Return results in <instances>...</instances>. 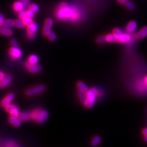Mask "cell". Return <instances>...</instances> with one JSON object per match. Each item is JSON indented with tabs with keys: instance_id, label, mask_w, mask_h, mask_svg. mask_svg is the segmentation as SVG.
I'll list each match as a JSON object with an SVG mask.
<instances>
[{
	"instance_id": "33",
	"label": "cell",
	"mask_w": 147,
	"mask_h": 147,
	"mask_svg": "<svg viewBox=\"0 0 147 147\" xmlns=\"http://www.w3.org/2000/svg\"><path fill=\"white\" fill-rule=\"evenodd\" d=\"M27 17V14H26V11H22L20 12L19 13V18L20 19H24L25 18H26Z\"/></svg>"
},
{
	"instance_id": "41",
	"label": "cell",
	"mask_w": 147,
	"mask_h": 147,
	"mask_svg": "<svg viewBox=\"0 0 147 147\" xmlns=\"http://www.w3.org/2000/svg\"><path fill=\"white\" fill-rule=\"evenodd\" d=\"M142 133L145 136H147V128H145L143 130Z\"/></svg>"
},
{
	"instance_id": "32",
	"label": "cell",
	"mask_w": 147,
	"mask_h": 147,
	"mask_svg": "<svg viewBox=\"0 0 147 147\" xmlns=\"http://www.w3.org/2000/svg\"><path fill=\"white\" fill-rule=\"evenodd\" d=\"M11 102L9 101V100H8L6 98H4L3 100H2V101L1 102V105L3 107H6L8 105H9L10 104Z\"/></svg>"
},
{
	"instance_id": "38",
	"label": "cell",
	"mask_w": 147,
	"mask_h": 147,
	"mask_svg": "<svg viewBox=\"0 0 147 147\" xmlns=\"http://www.w3.org/2000/svg\"><path fill=\"white\" fill-rule=\"evenodd\" d=\"M5 76V74L3 72H0V80H1Z\"/></svg>"
},
{
	"instance_id": "16",
	"label": "cell",
	"mask_w": 147,
	"mask_h": 147,
	"mask_svg": "<svg viewBox=\"0 0 147 147\" xmlns=\"http://www.w3.org/2000/svg\"><path fill=\"white\" fill-rule=\"evenodd\" d=\"M19 118L21 120L25 121L31 118V112H22L19 114Z\"/></svg>"
},
{
	"instance_id": "25",
	"label": "cell",
	"mask_w": 147,
	"mask_h": 147,
	"mask_svg": "<svg viewBox=\"0 0 147 147\" xmlns=\"http://www.w3.org/2000/svg\"><path fill=\"white\" fill-rule=\"evenodd\" d=\"M29 9L33 11L34 13H37L40 11V8L37 4L32 3L29 6Z\"/></svg>"
},
{
	"instance_id": "18",
	"label": "cell",
	"mask_w": 147,
	"mask_h": 147,
	"mask_svg": "<svg viewBox=\"0 0 147 147\" xmlns=\"http://www.w3.org/2000/svg\"><path fill=\"white\" fill-rule=\"evenodd\" d=\"M106 37V40L107 42H118V37L114 36L113 34H107Z\"/></svg>"
},
{
	"instance_id": "44",
	"label": "cell",
	"mask_w": 147,
	"mask_h": 147,
	"mask_svg": "<svg viewBox=\"0 0 147 147\" xmlns=\"http://www.w3.org/2000/svg\"><path fill=\"white\" fill-rule=\"evenodd\" d=\"M144 140H145V141L147 142V136H145V139H144Z\"/></svg>"
},
{
	"instance_id": "22",
	"label": "cell",
	"mask_w": 147,
	"mask_h": 147,
	"mask_svg": "<svg viewBox=\"0 0 147 147\" xmlns=\"http://www.w3.org/2000/svg\"><path fill=\"white\" fill-rule=\"evenodd\" d=\"M38 60H39V59H38V56L35 55H31L29 57V59H28L29 62L31 64H37L38 63Z\"/></svg>"
},
{
	"instance_id": "9",
	"label": "cell",
	"mask_w": 147,
	"mask_h": 147,
	"mask_svg": "<svg viewBox=\"0 0 147 147\" xmlns=\"http://www.w3.org/2000/svg\"><path fill=\"white\" fill-rule=\"evenodd\" d=\"M13 34V30L10 28L5 27L3 26L0 27V34L4 36L10 37L12 36Z\"/></svg>"
},
{
	"instance_id": "23",
	"label": "cell",
	"mask_w": 147,
	"mask_h": 147,
	"mask_svg": "<svg viewBox=\"0 0 147 147\" xmlns=\"http://www.w3.org/2000/svg\"><path fill=\"white\" fill-rule=\"evenodd\" d=\"M11 116L12 117H18L19 115V111L18 108L16 106L13 110H12L10 112H9Z\"/></svg>"
},
{
	"instance_id": "15",
	"label": "cell",
	"mask_w": 147,
	"mask_h": 147,
	"mask_svg": "<svg viewBox=\"0 0 147 147\" xmlns=\"http://www.w3.org/2000/svg\"><path fill=\"white\" fill-rule=\"evenodd\" d=\"M38 28V26L36 23L33 22L32 24L28 25L27 28V32L28 33H35Z\"/></svg>"
},
{
	"instance_id": "26",
	"label": "cell",
	"mask_w": 147,
	"mask_h": 147,
	"mask_svg": "<svg viewBox=\"0 0 147 147\" xmlns=\"http://www.w3.org/2000/svg\"><path fill=\"white\" fill-rule=\"evenodd\" d=\"M22 21H23V22H24L25 25L27 26H28V25L32 24V23L33 22V21L32 19L28 17H26L24 19H22Z\"/></svg>"
},
{
	"instance_id": "1",
	"label": "cell",
	"mask_w": 147,
	"mask_h": 147,
	"mask_svg": "<svg viewBox=\"0 0 147 147\" xmlns=\"http://www.w3.org/2000/svg\"><path fill=\"white\" fill-rule=\"evenodd\" d=\"M75 13L74 11L69 7L65 3H62L59 6V9L56 13V17L59 19L73 18Z\"/></svg>"
},
{
	"instance_id": "31",
	"label": "cell",
	"mask_w": 147,
	"mask_h": 147,
	"mask_svg": "<svg viewBox=\"0 0 147 147\" xmlns=\"http://www.w3.org/2000/svg\"><path fill=\"white\" fill-rule=\"evenodd\" d=\"M26 14H27V17L30 18L32 19L34 17V12L30 9H29L26 11Z\"/></svg>"
},
{
	"instance_id": "40",
	"label": "cell",
	"mask_w": 147,
	"mask_h": 147,
	"mask_svg": "<svg viewBox=\"0 0 147 147\" xmlns=\"http://www.w3.org/2000/svg\"><path fill=\"white\" fill-rule=\"evenodd\" d=\"M28 37L29 38H33L35 37V33H28Z\"/></svg>"
},
{
	"instance_id": "7",
	"label": "cell",
	"mask_w": 147,
	"mask_h": 147,
	"mask_svg": "<svg viewBox=\"0 0 147 147\" xmlns=\"http://www.w3.org/2000/svg\"><path fill=\"white\" fill-rule=\"evenodd\" d=\"M12 81V77L10 75L5 76L3 78L0 80V87L4 88L9 84Z\"/></svg>"
},
{
	"instance_id": "43",
	"label": "cell",
	"mask_w": 147,
	"mask_h": 147,
	"mask_svg": "<svg viewBox=\"0 0 147 147\" xmlns=\"http://www.w3.org/2000/svg\"><path fill=\"white\" fill-rule=\"evenodd\" d=\"M143 82H144V83L146 85H147V75L144 77Z\"/></svg>"
},
{
	"instance_id": "37",
	"label": "cell",
	"mask_w": 147,
	"mask_h": 147,
	"mask_svg": "<svg viewBox=\"0 0 147 147\" xmlns=\"http://www.w3.org/2000/svg\"><path fill=\"white\" fill-rule=\"evenodd\" d=\"M11 45H12L13 47H17V46H18V45L17 40L14 38L12 39L11 40Z\"/></svg>"
},
{
	"instance_id": "27",
	"label": "cell",
	"mask_w": 147,
	"mask_h": 147,
	"mask_svg": "<svg viewBox=\"0 0 147 147\" xmlns=\"http://www.w3.org/2000/svg\"><path fill=\"white\" fill-rule=\"evenodd\" d=\"M126 8L130 10H134L135 9V4L130 1H126V2L124 4Z\"/></svg>"
},
{
	"instance_id": "21",
	"label": "cell",
	"mask_w": 147,
	"mask_h": 147,
	"mask_svg": "<svg viewBox=\"0 0 147 147\" xmlns=\"http://www.w3.org/2000/svg\"><path fill=\"white\" fill-rule=\"evenodd\" d=\"M77 86L80 90H81L84 92H86L88 90V87L82 82H79L77 84Z\"/></svg>"
},
{
	"instance_id": "39",
	"label": "cell",
	"mask_w": 147,
	"mask_h": 147,
	"mask_svg": "<svg viewBox=\"0 0 147 147\" xmlns=\"http://www.w3.org/2000/svg\"><path fill=\"white\" fill-rule=\"evenodd\" d=\"M29 1H30V0H22L21 1L24 3V4H25V6L26 7L28 4V3H29Z\"/></svg>"
},
{
	"instance_id": "11",
	"label": "cell",
	"mask_w": 147,
	"mask_h": 147,
	"mask_svg": "<svg viewBox=\"0 0 147 147\" xmlns=\"http://www.w3.org/2000/svg\"><path fill=\"white\" fill-rule=\"evenodd\" d=\"M28 69L31 73H36L42 70V67L37 64H31L28 67Z\"/></svg>"
},
{
	"instance_id": "35",
	"label": "cell",
	"mask_w": 147,
	"mask_h": 147,
	"mask_svg": "<svg viewBox=\"0 0 147 147\" xmlns=\"http://www.w3.org/2000/svg\"><path fill=\"white\" fill-rule=\"evenodd\" d=\"M14 98H15V95L13 93H9V94H8L6 97V98L8 100H9L10 102H11L12 101V100L14 99Z\"/></svg>"
},
{
	"instance_id": "34",
	"label": "cell",
	"mask_w": 147,
	"mask_h": 147,
	"mask_svg": "<svg viewBox=\"0 0 147 147\" xmlns=\"http://www.w3.org/2000/svg\"><path fill=\"white\" fill-rule=\"evenodd\" d=\"M16 107V106L15 105H11L9 104V105H8L6 107V111L8 112H10L12 110H13L14 108Z\"/></svg>"
},
{
	"instance_id": "42",
	"label": "cell",
	"mask_w": 147,
	"mask_h": 147,
	"mask_svg": "<svg viewBox=\"0 0 147 147\" xmlns=\"http://www.w3.org/2000/svg\"><path fill=\"white\" fill-rule=\"evenodd\" d=\"M117 1L120 4H125L127 0H117Z\"/></svg>"
},
{
	"instance_id": "30",
	"label": "cell",
	"mask_w": 147,
	"mask_h": 147,
	"mask_svg": "<svg viewBox=\"0 0 147 147\" xmlns=\"http://www.w3.org/2000/svg\"><path fill=\"white\" fill-rule=\"evenodd\" d=\"M122 33H123V32L121 31V29H120L119 28H114L113 31V34L117 37H118Z\"/></svg>"
},
{
	"instance_id": "24",
	"label": "cell",
	"mask_w": 147,
	"mask_h": 147,
	"mask_svg": "<svg viewBox=\"0 0 147 147\" xmlns=\"http://www.w3.org/2000/svg\"><path fill=\"white\" fill-rule=\"evenodd\" d=\"M100 142H101V138L99 136H95L92 141V145L93 146H97Z\"/></svg>"
},
{
	"instance_id": "3",
	"label": "cell",
	"mask_w": 147,
	"mask_h": 147,
	"mask_svg": "<svg viewBox=\"0 0 147 147\" xmlns=\"http://www.w3.org/2000/svg\"><path fill=\"white\" fill-rule=\"evenodd\" d=\"M86 94L87 99L89 100V101L94 103L96 99V97L98 94V91L95 88H92L90 90H88L86 92Z\"/></svg>"
},
{
	"instance_id": "10",
	"label": "cell",
	"mask_w": 147,
	"mask_h": 147,
	"mask_svg": "<svg viewBox=\"0 0 147 147\" xmlns=\"http://www.w3.org/2000/svg\"><path fill=\"white\" fill-rule=\"evenodd\" d=\"M131 40V36L129 34L122 33L118 37V42L120 43H125L130 42Z\"/></svg>"
},
{
	"instance_id": "13",
	"label": "cell",
	"mask_w": 147,
	"mask_h": 147,
	"mask_svg": "<svg viewBox=\"0 0 147 147\" xmlns=\"http://www.w3.org/2000/svg\"><path fill=\"white\" fill-rule=\"evenodd\" d=\"M146 36H147V26L142 28L136 34L137 38L139 39H142L145 38Z\"/></svg>"
},
{
	"instance_id": "5",
	"label": "cell",
	"mask_w": 147,
	"mask_h": 147,
	"mask_svg": "<svg viewBox=\"0 0 147 147\" xmlns=\"http://www.w3.org/2000/svg\"><path fill=\"white\" fill-rule=\"evenodd\" d=\"M9 53L10 56L14 59H18L22 56L21 50L17 46V47H12L9 50Z\"/></svg>"
},
{
	"instance_id": "6",
	"label": "cell",
	"mask_w": 147,
	"mask_h": 147,
	"mask_svg": "<svg viewBox=\"0 0 147 147\" xmlns=\"http://www.w3.org/2000/svg\"><path fill=\"white\" fill-rule=\"evenodd\" d=\"M53 26V20L51 18H48L46 20L45 25L43 29V34L44 36H48L50 32L51 28Z\"/></svg>"
},
{
	"instance_id": "36",
	"label": "cell",
	"mask_w": 147,
	"mask_h": 147,
	"mask_svg": "<svg viewBox=\"0 0 147 147\" xmlns=\"http://www.w3.org/2000/svg\"><path fill=\"white\" fill-rule=\"evenodd\" d=\"M4 20V15L2 13H0V27L2 26Z\"/></svg>"
},
{
	"instance_id": "12",
	"label": "cell",
	"mask_w": 147,
	"mask_h": 147,
	"mask_svg": "<svg viewBox=\"0 0 147 147\" xmlns=\"http://www.w3.org/2000/svg\"><path fill=\"white\" fill-rule=\"evenodd\" d=\"M8 120L10 124L15 127H19L21 125V120L18 118V117H14L11 116Z\"/></svg>"
},
{
	"instance_id": "8",
	"label": "cell",
	"mask_w": 147,
	"mask_h": 147,
	"mask_svg": "<svg viewBox=\"0 0 147 147\" xmlns=\"http://www.w3.org/2000/svg\"><path fill=\"white\" fill-rule=\"evenodd\" d=\"M25 7V6L24 3H23L21 1H16L14 3L13 6V8L15 12H19V13L24 9Z\"/></svg>"
},
{
	"instance_id": "28",
	"label": "cell",
	"mask_w": 147,
	"mask_h": 147,
	"mask_svg": "<svg viewBox=\"0 0 147 147\" xmlns=\"http://www.w3.org/2000/svg\"><path fill=\"white\" fill-rule=\"evenodd\" d=\"M47 36L48 37L49 39L50 40H51V41L55 40L56 39V34L54 33L53 32L51 31L49 33V34H48Z\"/></svg>"
},
{
	"instance_id": "2",
	"label": "cell",
	"mask_w": 147,
	"mask_h": 147,
	"mask_svg": "<svg viewBox=\"0 0 147 147\" xmlns=\"http://www.w3.org/2000/svg\"><path fill=\"white\" fill-rule=\"evenodd\" d=\"M31 113V118L38 123H43L48 117V113L46 111L36 110Z\"/></svg>"
},
{
	"instance_id": "20",
	"label": "cell",
	"mask_w": 147,
	"mask_h": 147,
	"mask_svg": "<svg viewBox=\"0 0 147 147\" xmlns=\"http://www.w3.org/2000/svg\"><path fill=\"white\" fill-rule=\"evenodd\" d=\"M14 26L18 28H24L25 25L24 24L22 19H17L14 21Z\"/></svg>"
},
{
	"instance_id": "29",
	"label": "cell",
	"mask_w": 147,
	"mask_h": 147,
	"mask_svg": "<svg viewBox=\"0 0 147 147\" xmlns=\"http://www.w3.org/2000/svg\"><path fill=\"white\" fill-rule=\"evenodd\" d=\"M97 42L99 44H104V43L107 42H106V37H105V36H102L99 37L97 38Z\"/></svg>"
},
{
	"instance_id": "4",
	"label": "cell",
	"mask_w": 147,
	"mask_h": 147,
	"mask_svg": "<svg viewBox=\"0 0 147 147\" xmlns=\"http://www.w3.org/2000/svg\"><path fill=\"white\" fill-rule=\"evenodd\" d=\"M45 89V88L43 85H40V86H38L34 88L28 89L26 91V94L29 96L33 95L44 92Z\"/></svg>"
},
{
	"instance_id": "19",
	"label": "cell",
	"mask_w": 147,
	"mask_h": 147,
	"mask_svg": "<svg viewBox=\"0 0 147 147\" xmlns=\"http://www.w3.org/2000/svg\"><path fill=\"white\" fill-rule=\"evenodd\" d=\"M14 20L12 19H6L4 20L2 26L10 28L11 27L14 26Z\"/></svg>"
},
{
	"instance_id": "17",
	"label": "cell",
	"mask_w": 147,
	"mask_h": 147,
	"mask_svg": "<svg viewBox=\"0 0 147 147\" xmlns=\"http://www.w3.org/2000/svg\"><path fill=\"white\" fill-rule=\"evenodd\" d=\"M77 96H78L79 98L80 99V100H81V102L84 104L87 100L86 92H84L79 89V90H78V92H77Z\"/></svg>"
},
{
	"instance_id": "14",
	"label": "cell",
	"mask_w": 147,
	"mask_h": 147,
	"mask_svg": "<svg viewBox=\"0 0 147 147\" xmlns=\"http://www.w3.org/2000/svg\"><path fill=\"white\" fill-rule=\"evenodd\" d=\"M136 28H137L136 22L134 21H130L128 24L126 26V30L129 33H133L135 31Z\"/></svg>"
}]
</instances>
